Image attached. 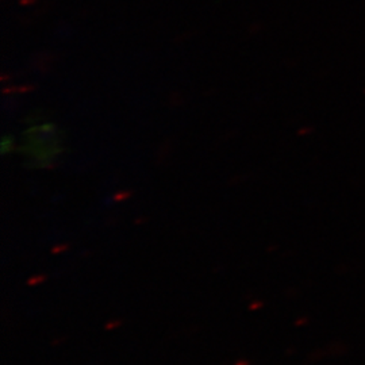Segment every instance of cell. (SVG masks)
<instances>
[{
  "label": "cell",
  "instance_id": "cell-1",
  "mask_svg": "<svg viewBox=\"0 0 365 365\" xmlns=\"http://www.w3.org/2000/svg\"><path fill=\"white\" fill-rule=\"evenodd\" d=\"M63 133L56 125L48 123L31 128L25 133L24 150L37 165H46L61 152Z\"/></svg>",
  "mask_w": 365,
  "mask_h": 365
}]
</instances>
